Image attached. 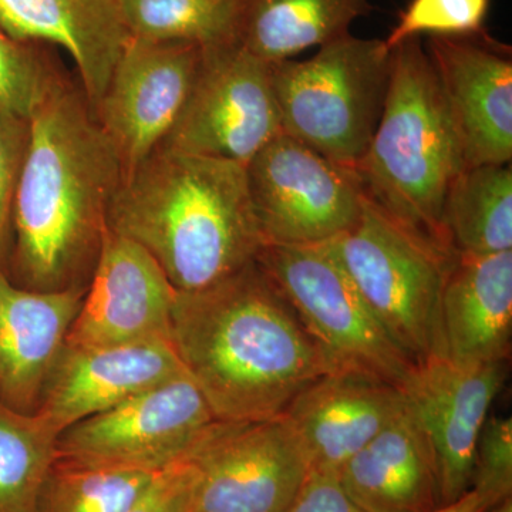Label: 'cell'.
Segmentation results:
<instances>
[{
	"label": "cell",
	"mask_w": 512,
	"mask_h": 512,
	"mask_svg": "<svg viewBox=\"0 0 512 512\" xmlns=\"http://www.w3.org/2000/svg\"><path fill=\"white\" fill-rule=\"evenodd\" d=\"M185 458L200 471L194 512H288L311 473L285 414L214 421Z\"/></svg>",
	"instance_id": "obj_9"
},
{
	"label": "cell",
	"mask_w": 512,
	"mask_h": 512,
	"mask_svg": "<svg viewBox=\"0 0 512 512\" xmlns=\"http://www.w3.org/2000/svg\"><path fill=\"white\" fill-rule=\"evenodd\" d=\"M128 35L205 46L227 37L234 0H117Z\"/></svg>",
	"instance_id": "obj_26"
},
{
	"label": "cell",
	"mask_w": 512,
	"mask_h": 512,
	"mask_svg": "<svg viewBox=\"0 0 512 512\" xmlns=\"http://www.w3.org/2000/svg\"><path fill=\"white\" fill-rule=\"evenodd\" d=\"M171 343L218 421L284 414L338 370L256 261L201 291L177 292Z\"/></svg>",
	"instance_id": "obj_2"
},
{
	"label": "cell",
	"mask_w": 512,
	"mask_h": 512,
	"mask_svg": "<svg viewBox=\"0 0 512 512\" xmlns=\"http://www.w3.org/2000/svg\"><path fill=\"white\" fill-rule=\"evenodd\" d=\"M369 0H234L227 37L266 63L292 59L349 35Z\"/></svg>",
	"instance_id": "obj_22"
},
{
	"label": "cell",
	"mask_w": 512,
	"mask_h": 512,
	"mask_svg": "<svg viewBox=\"0 0 512 512\" xmlns=\"http://www.w3.org/2000/svg\"><path fill=\"white\" fill-rule=\"evenodd\" d=\"M215 419L187 372L67 427L56 458L86 466L163 471L187 456Z\"/></svg>",
	"instance_id": "obj_11"
},
{
	"label": "cell",
	"mask_w": 512,
	"mask_h": 512,
	"mask_svg": "<svg viewBox=\"0 0 512 512\" xmlns=\"http://www.w3.org/2000/svg\"><path fill=\"white\" fill-rule=\"evenodd\" d=\"M336 478L365 512H431L441 505L433 448L409 406Z\"/></svg>",
	"instance_id": "obj_21"
},
{
	"label": "cell",
	"mask_w": 512,
	"mask_h": 512,
	"mask_svg": "<svg viewBox=\"0 0 512 512\" xmlns=\"http://www.w3.org/2000/svg\"><path fill=\"white\" fill-rule=\"evenodd\" d=\"M249 197L265 245H316L352 228L363 191L355 168L281 133L245 164Z\"/></svg>",
	"instance_id": "obj_8"
},
{
	"label": "cell",
	"mask_w": 512,
	"mask_h": 512,
	"mask_svg": "<svg viewBox=\"0 0 512 512\" xmlns=\"http://www.w3.org/2000/svg\"><path fill=\"white\" fill-rule=\"evenodd\" d=\"M87 286L32 291L0 272V402L35 413Z\"/></svg>",
	"instance_id": "obj_18"
},
{
	"label": "cell",
	"mask_w": 512,
	"mask_h": 512,
	"mask_svg": "<svg viewBox=\"0 0 512 512\" xmlns=\"http://www.w3.org/2000/svg\"><path fill=\"white\" fill-rule=\"evenodd\" d=\"M29 120L0 107V272L8 271L13 202L25 160Z\"/></svg>",
	"instance_id": "obj_30"
},
{
	"label": "cell",
	"mask_w": 512,
	"mask_h": 512,
	"mask_svg": "<svg viewBox=\"0 0 512 512\" xmlns=\"http://www.w3.org/2000/svg\"><path fill=\"white\" fill-rule=\"evenodd\" d=\"M161 471L97 467L56 458L36 512H127Z\"/></svg>",
	"instance_id": "obj_25"
},
{
	"label": "cell",
	"mask_w": 512,
	"mask_h": 512,
	"mask_svg": "<svg viewBox=\"0 0 512 512\" xmlns=\"http://www.w3.org/2000/svg\"><path fill=\"white\" fill-rule=\"evenodd\" d=\"M0 26L22 42L62 47L93 110L130 36L117 0H0Z\"/></svg>",
	"instance_id": "obj_19"
},
{
	"label": "cell",
	"mask_w": 512,
	"mask_h": 512,
	"mask_svg": "<svg viewBox=\"0 0 512 512\" xmlns=\"http://www.w3.org/2000/svg\"><path fill=\"white\" fill-rule=\"evenodd\" d=\"M443 229L457 255L512 251L511 164L464 168L447 192Z\"/></svg>",
	"instance_id": "obj_23"
},
{
	"label": "cell",
	"mask_w": 512,
	"mask_h": 512,
	"mask_svg": "<svg viewBox=\"0 0 512 512\" xmlns=\"http://www.w3.org/2000/svg\"><path fill=\"white\" fill-rule=\"evenodd\" d=\"M403 390L363 373L336 370L302 390L285 416L298 433L311 471L340 468L406 409Z\"/></svg>",
	"instance_id": "obj_17"
},
{
	"label": "cell",
	"mask_w": 512,
	"mask_h": 512,
	"mask_svg": "<svg viewBox=\"0 0 512 512\" xmlns=\"http://www.w3.org/2000/svg\"><path fill=\"white\" fill-rule=\"evenodd\" d=\"M39 43L15 39L0 26V107L29 120L59 73Z\"/></svg>",
	"instance_id": "obj_27"
},
{
	"label": "cell",
	"mask_w": 512,
	"mask_h": 512,
	"mask_svg": "<svg viewBox=\"0 0 512 512\" xmlns=\"http://www.w3.org/2000/svg\"><path fill=\"white\" fill-rule=\"evenodd\" d=\"M59 434L39 413L0 402V512H36Z\"/></svg>",
	"instance_id": "obj_24"
},
{
	"label": "cell",
	"mask_w": 512,
	"mask_h": 512,
	"mask_svg": "<svg viewBox=\"0 0 512 512\" xmlns=\"http://www.w3.org/2000/svg\"><path fill=\"white\" fill-rule=\"evenodd\" d=\"M281 133L271 63L220 40L202 46L190 97L160 147L247 164Z\"/></svg>",
	"instance_id": "obj_10"
},
{
	"label": "cell",
	"mask_w": 512,
	"mask_h": 512,
	"mask_svg": "<svg viewBox=\"0 0 512 512\" xmlns=\"http://www.w3.org/2000/svg\"><path fill=\"white\" fill-rule=\"evenodd\" d=\"M184 372L171 340L100 348L64 345L36 413L62 433Z\"/></svg>",
	"instance_id": "obj_16"
},
{
	"label": "cell",
	"mask_w": 512,
	"mask_h": 512,
	"mask_svg": "<svg viewBox=\"0 0 512 512\" xmlns=\"http://www.w3.org/2000/svg\"><path fill=\"white\" fill-rule=\"evenodd\" d=\"M390 72L392 50L384 40L352 33L318 47L309 59L271 63L282 133L355 168L382 117Z\"/></svg>",
	"instance_id": "obj_6"
},
{
	"label": "cell",
	"mask_w": 512,
	"mask_h": 512,
	"mask_svg": "<svg viewBox=\"0 0 512 512\" xmlns=\"http://www.w3.org/2000/svg\"><path fill=\"white\" fill-rule=\"evenodd\" d=\"M463 147L466 167L511 164L510 49L481 33L429 36L424 46Z\"/></svg>",
	"instance_id": "obj_15"
},
{
	"label": "cell",
	"mask_w": 512,
	"mask_h": 512,
	"mask_svg": "<svg viewBox=\"0 0 512 512\" xmlns=\"http://www.w3.org/2000/svg\"><path fill=\"white\" fill-rule=\"evenodd\" d=\"M487 505L483 503L476 491L470 490L463 497L450 504L440 505L439 508L431 512H485Z\"/></svg>",
	"instance_id": "obj_33"
},
{
	"label": "cell",
	"mask_w": 512,
	"mask_h": 512,
	"mask_svg": "<svg viewBox=\"0 0 512 512\" xmlns=\"http://www.w3.org/2000/svg\"><path fill=\"white\" fill-rule=\"evenodd\" d=\"M201 59L198 43L128 36L93 110L126 173L153 154L173 130L190 97Z\"/></svg>",
	"instance_id": "obj_12"
},
{
	"label": "cell",
	"mask_w": 512,
	"mask_h": 512,
	"mask_svg": "<svg viewBox=\"0 0 512 512\" xmlns=\"http://www.w3.org/2000/svg\"><path fill=\"white\" fill-rule=\"evenodd\" d=\"M508 362L458 366L433 359L414 367L403 386L407 406L429 437L441 505L471 490L480 431L507 380Z\"/></svg>",
	"instance_id": "obj_14"
},
{
	"label": "cell",
	"mask_w": 512,
	"mask_h": 512,
	"mask_svg": "<svg viewBox=\"0 0 512 512\" xmlns=\"http://www.w3.org/2000/svg\"><path fill=\"white\" fill-rule=\"evenodd\" d=\"M256 262L338 370L403 389L414 363L380 325L329 242L264 245Z\"/></svg>",
	"instance_id": "obj_7"
},
{
	"label": "cell",
	"mask_w": 512,
	"mask_h": 512,
	"mask_svg": "<svg viewBox=\"0 0 512 512\" xmlns=\"http://www.w3.org/2000/svg\"><path fill=\"white\" fill-rule=\"evenodd\" d=\"M124 174L82 87L57 77L29 119L13 202L10 281L42 292L87 286Z\"/></svg>",
	"instance_id": "obj_1"
},
{
	"label": "cell",
	"mask_w": 512,
	"mask_h": 512,
	"mask_svg": "<svg viewBox=\"0 0 512 512\" xmlns=\"http://www.w3.org/2000/svg\"><path fill=\"white\" fill-rule=\"evenodd\" d=\"M367 306L416 366L444 359L441 298L458 255L363 198L352 228L330 241Z\"/></svg>",
	"instance_id": "obj_5"
},
{
	"label": "cell",
	"mask_w": 512,
	"mask_h": 512,
	"mask_svg": "<svg viewBox=\"0 0 512 512\" xmlns=\"http://www.w3.org/2000/svg\"><path fill=\"white\" fill-rule=\"evenodd\" d=\"M288 512H365L343 491L338 478L311 471Z\"/></svg>",
	"instance_id": "obj_32"
},
{
	"label": "cell",
	"mask_w": 512,
	"mask_h": 512,
	"mask_svg": "<svg viewBox=\"0 0 512 512\" xmlns=\"http://www.w3.org/2000/svg\"><path fill=\"white\" fill-rule=\"evenodd\" d=\"M444 359L458 366L508 362L512 335V251L458 255L441 298Z\"/></svg>",
	"instance_id": "obj_20"
},
{
	"label": "cell",
	"mask_w": 512,
	"mask_h": 512,
	"mask_svg": "<svg viewBox=\"0 0 512 512\" xmlns=\"http://www.w3.org/2000/svg\"><path fill=\"white\" fill-rule=\"evenodd\" d=\"M485 512H512V497L505 498L500 503L491 505Z\"/></svg>",
	"instance_id": "obj_34"
},
{
	"label": "cell",
	"mask_w": 512,
	"mask_h": 512,
	"mask_svg": "<svg viewBox=\"0 0 512 512\" xmlns=\"http://www.w3.org/2000/svg\"><path fill=\"white\" fill-rule=\"evenodd\" d=\"M109 229L146 249L183 293L241 271L265 245L245 164L164 147L124 175Z\"/></svg>",
	"instance_id": "obj_3"
},
{
	"label": "cell",
	"mask_w": 512,
	"mask_h": 512,
	"mask_svg": "<svg viewBox=\"0 0 512 512\" xmlns=\"http://www.w3.org/2000/svg\"><path fill=\"white\" fill-rule=\"evenodd\" d=\"M175 296L174 286L146 249L107 229L66 346L171 340Z\"/></svg>",
	"instance_id": "obj_13"
},
{
	"label": "cell",
	"mask_w": 512,
	"mask_h": 512,
	"mask_svg": "<svg viewBox=\"0 0 512 512\" xmlns=\"http://www.w3.org/2000/svg\"><path fill=\"white\" fill-rule=\"evenodd\" d=\"M464 168L463 147L421 37L404 40L392 49L382 117L355 167L363 191L394 220L454 252L444 235L443 208Z\"/></svg>",
	"instance_id": "obj_4"
},
{
	"label": "cell",
	"mask_w": 512,
	"mask_h": 512,
	"mask_svg": "<svg viewBox=\"0 0 512 512\" xmlns=\"http://www.w3.org/2000/svg\"><path fill=\"white\" fill-rule=\"evenodd\" d=\"M471 490L490 508L512 497V420L488 416L474 453Z\"/></svg>",
	"instance_id": "obj_29"
},
{
	"label": "cell",
	"mask_w": 512,
	"mask_h": 512,
	"mask_svg": "<svg viewBox=\"0 0 512 512\" xmlns=\"http://www.w3.org/2000/svg\"><path fill=\"white\" fill-rule=\"evenodd\" d=\"M200 471L188 458L164 468L146 494L127 512H194Z\"/></svg>",
	"instance_id": "obj_31"
},
{
	"label": "cell",
	"mask_w": 512,
	"mask_h": 512,
	"mask_svg": "<svg viewBox=\"0 0 512 512\" xmlns=\"http://www.w3.org/2000/svg\"><path fill=\"white\" fill-rule=\"evenodd\" d=\"M490 0H412L384 39L387 49L412 37L476 36L484 33Z\"/></svg>",
	"instance_id": "obj_28"
}]
</instances>
